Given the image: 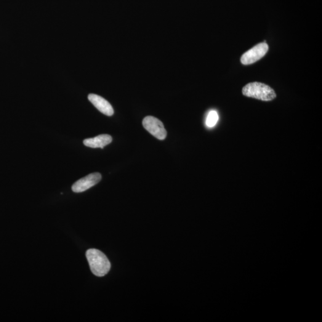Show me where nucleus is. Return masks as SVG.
<instances>
[{"mask_svg":"<svg viewBox=\"0 0 322 322\" xmlns=\"http://www.w3.org/2000/svg\"><path fill=\"white\" fill-rule=\"evenodd\" d=\"M143 126L154 137L159 140H164L167 133L163 123L155 117L148 116L143 121Z\"/></svg>","mask_w":322,"mask_h":322,"instance_id":"obj_3","label":"nucleus"},{"mask_svg":"<svg viewBox=\"0 0 322 322\" xmlns=\"http://www.w3.org/2000/svg\"><path fill=\"white\" fill-rule=\"evenodd\" d=\"M242 93L246 96L263 101H271L276 97L273 89L267 85L258 82L246 84L242 89Z\"/></svg>","mask_w":322,"mask_h":322,"instance_id":"obj_2","label":"nucleus"},{"mask_svg":"<svg viewBox=\"0 0 322 322\" xmlns=\"http://www.w3.org/2000/svg\"><path fill=\"white\" fill-rule=\"evenodd\" d=\"M268 50V46L265 41L257 44L242 56L241 63L243 65H247L256 62L265 57Z\"/></svg>","mask_w":322,"mask_h":322,"instance_id":"obj_4","label":"nucleus"},{"mask_svg":"<svg viewBox=\"0 0 322 322\" xmlns=\"http://www.w3.org/2000/svg\"><path fill=\"white\" fill-rule=\"evenodd\" d=\"M218 121H219V115L217 112L215 111L209 112L206 120L207 127L209 128L214 127L217 124Z\"/></svg>","mask_w":322,"mask_h":322,"instance_id":"obj_8","label":"nucleus"},{"mask_svg":"<svg viewBox=\"0 0 322 322\" xmlns=\"http://www.w3.org/2000/svg\"><path fill=\"white\" fill-rule=\"evenodd\" d=\"M89 100L98 111L105 115L111 116L114 114V109L111 104L105 98L95 94H90L88 96Z\"/></svg>","mask_w":322,"mask_h":322,"instance_id":"obj_6","label":"nucleus"},{"mask_svg":"<svg viewBox=\"0 0 322 322\" xmlns=\"http://www.w3.org/2000/svg\"><path fill=\"white\" fill-rule=\"evenodd\" d=\"M101 179H102V175L100 173H92L77 181L72 186V190L75 193L83 192L97 185L100 182Z\"/></svg>","mask_w":322,"mask_h":322,"instance_id":"obj_5","label":"nucleus"},{"mask_svg":"<svg viewBox=\"0 0 322 322\" xmlns=\"http://www.w3.org/2000/svg\"><path fill=\"white\" fill-rule=\"evenodd\" d=\"M86 257L90 269L95 275L102 277L111 269V263L102 252L96 249H90L86 252Z\"/></svg>","mask_w":322,"mask_h":322,"instance_id":"obj_1","label":"nucleus"},{"mask_svg":"<svg viewBox=\"0 0 322 322\" xmlns=\"http://www.w3.org/2000/svg\"><path fill=\"white\" fill-rule=\"evenodd\" d=\"M112 141L113 137L110 135L101 134L95 137L87 138L84 140L83 143L87 147L103 149L106 145L110 144Z\"/></svg>","mask_w":322,"mask_h":322,"instance_id":"obj_7","label":"nucleus"}]
</instances>
